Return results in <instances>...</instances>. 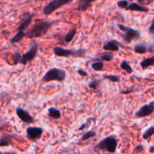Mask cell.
I'll return each mask as SVG.
<instances>
[{
	"label": "cell",
	"mask_w": 154,
	"mask_h": 154,
	"mask_svg": "<svg viewBox=\"0 0 154 154\" xmlns=\"http://www.w3.org/2000/svg\"><path fill=\"white\" fill-rule=\"evenodd\" d=\"M26 137L29 141H36L41 139L44 133V129L37 126H29L26 130Z\"/></svg>",
	"instance_id": "cell-8"
},
{
	"label": "cell",
	"mask_w": 154,
	"mask_h": 154,
	"mask_svg": "<svg viewBox=\"0 0 154 154\" xmlns=\"http://www.w3.org/2000/svg\"><path fill=\"white\" fill-rule=\"evenodd\" d=\"M77 34V29L76 28H72L66 34V35L64 36V42H66V44H69L72 42L74 39V38L75 37Z\"/></svg>",
	"instance_id": "cell-18"
},
{
	"label": "cell",
	"mask_w": 154,
	"mask_h": 154,
	"mask_svg": "<svg viewBox=\"0 0 154 154\" xmlns=\"http://www.w3.org/2000/svg\"><path fill=\"white\" fill-rule=\"evenodd\" d=\"M74 0H51L43 9L44 14L49 16L63 6L72 3Z\"/></svg>",
	"instance_id": "cell-7"
},
{
	"label": "cell",
	"mask_w": 154,
	"mask_h": 154,
	"mask_svg": "<svg viewBox=\"0 0 154 154\" xmlns=\"http://www.w3.org/2000/svg\"><path fill=\"white\" fill-rule=\"evenodd\" d=\"M38 49L39 46L38 44L36 41H32L30 45V48L26 53L23 54L21 56L20 61V63L23 66L26 65L28 63H30V62L32 61L38 55Z\"/></svg>",
	"instance_id": "cell-6"
},
{
	"label": "cell",
	"mask_w": 154,
	"mask_h": 154,
	"mask_svg": "<svg viewBox=\"0 0 154 154\" xmlns=\"http://www.w3.org/2000/svg\"><path fill=\"white\" fill-rule=\"evenodd\" d=\"M144 150V146L142 145V144H138L137 146H135L133 148V150H132V153H142Z\"/></svg>",
	"instance_id": "cell-29"
},
{
	"label": "cell",
	"mask_w": 154,
	"mask_h": 154,
	"mask_svg": "<svg viewBox=\"0 0 154 154\" xmlns=\"http://www.w3.org/2000/svg\"><path fill=\"white\" fill-rule=\"evenodd\" d=\"M91 67L96 72H100L104 69V63L101 61L93 62L91 64Z\"/></svg>",
	"instance_id": "cell-25"
},
{
	"label": "cell",
	"mask_w": 154,
	"mask_h": 154,
	"mask_svg": "<svg viewBox=\"0 0 154 154\" xmlns=\"http://www.w3.org/2000/svg\"><path fill=\"white\" fill-rule=\"evenodd\" d=\"M153 135H154V126H150L149 128H147V129L144 131V132L143 133L142 138L144 140H148L149 138H151Z\"/></svg>",
	"instance_id": "cell-24"
},
{
	"label": "cell",
	"mask_w": 154,
	"mask_h": 154,
	"mask_svg": "<svg viewBox=\"0 0 154 154\" xmlns=\"http://www.w3.org/2000/svg\"><path fill=\"white\" fill-rule=\"evenodd\" d=\"M66 78V72L63 69L60 68H53L49 69L45 74L42 78L41 79V82L49 83L51 81H58L63 82Z\"/></svg>",
	"instance_id": "cell-4"
},
{
	"label": "cell",
	"mask_w": 154,
	"mask_h": 154,
	"mask_svg": "<svg viewBox=\"0 0 154 154\" xmlns=\"http://www.w3.org/2000/svg\"><path fill=\"white\" fill-rule=\"evenodd\" d=\"M148 32L150 35L154 34V18L153 19V20H152L151 24H150V26L148 28Z\"/></svg>",
	"instance_id": "cell-31"
},
{
	"label": "cell",
	"mask_w": 154,
	"mask_h": 154,
	"mask_svg": "<svg viewBox=\"0 0 154 154\" xmlns=\"http://www.w3.org/2000/svg\"><path fill=\"white\" fill-rule=\"evenodd\" d=\"M118 28L123 32L121 37L123 42L126 44L131 43L133 41H138L141 38V33L139 30L135 29L132 27L123 25V24H117Z\"/></svg>",
	"instance_id": "cell-5"
},
{
	"label": "cell",
	"mask_w": 154,
	"mask_h": 154,
	"mask_svg": "<svg viewBox=\"0 0 154 154\" xmlns=\"http://www.w3.org/2000/svg\"><path fill=\"white\" fill-rule=\"evenodd\" d=\"M16 114L20 120L24 123L26 124H32L35 122V119L33 118L32 116L26 111V110L23 109V108H20V107H17L16 108Z\"/></svg>",
	"instance_id": "cell-10"
},
{
	"label": "cell",
	"mask_w": 154,
	"mask_h": 154,
	"mask_svg": "<svg viewBox=\"0 0 154 154\" xmlns=\"http://www.w3.org/2000/svg\"><path fill=\"white\" fill-rule=\"evenodd\" d=\"M21 54L19 51H16L14 54H13L12 55V57H13V65L16 66L17 65L18 63H20V59H21Z\"/></svg>",
	"instance_id": "cell-28"
},
{
	"label": "cell",
	"mask_w": 154,
	"mask_h": 154,
	"mask_svg": "<svg viewBox=\"0 0 154 154\" xmlns=\"http://www.w3.org/2000/svg\"><path fill=\"white\" fill-rule=\"evenodd\" d=\"M94 60H102V61H107V62H111L114 60V55L111 53H105V54H102L99 56L98 58H94Z\"/></svg>",
	"instance_id": "cell-22"
},
{
	"label": "cell",
	"mask_w": 154,
	"mask_h": 154,
	"mask_svg": "<svg viewBox=\"0 0 154 154\" xmlns=\"http://www.w3.org/2000/svg\"><path fill=\"white\" fill-rule=\"evenodd\" d=\"M152 46L147 43H137L134 46V51L138 54H144L148 52H151Z\"/></svg>",
	"instance_id": "cell-12"
},
{
	"label": "cell",
	"mask_w": 154,
	"mask_h": 154,
	"mask_svg": "<svg viewBox=\"0 0 154 154\" xmlns=\"http://www.w3.org/2000/svg\"><path fill=\"white\" fill-rule=\"evenodd\" d=\"M149 153H154V145L150 146V148H149Z\"/></svg>",
	"instance_id": "cell-35"
},
{
	"label": "cell",
	"mask_w": 154,
	"mask_h": 154,
	"mask_svg": "<svg viewBox=\"0 0 154 154\" xmlns=\"http://www.w3.org/2000/svg\"><path fill=\"white\" fill-rule=\"evenodd\" d=\"M89 121H90V120H87V121L86 122V123H83V124L81 125V126H80L79 128H78V131H82V130H84V129H87V126H88V125H89Z\"/></svg>",
	"instance_id": "cell-32"
},
{
	"label": "cell",
	"mask_w": 154,
	"mask_h": 154,
	"mask_svg": "<svg viewBox=\"0 0 154 154\" xmlns=\"http://www.w3.org/2000/svg\"><path fill=\"white\" fill-rule=\"evenodd\" d=\"M133 90H134V87H132V88L129 90H121V91L120 92V94H125V95L130 94V93L133 91Z\"/></svg>",
	"instance_id": "cell-34"
},
{
	"label": "cell",
	"mask_w": 154,
	"mask_h": 154,
	"mask_svg": "<svg viewBox=\"0 0 154 154\" xmlns=\"http://www.w3.org/2000/svg\"><path fill=\"white\" fill-rule=\"evenodd\" d=\"M14 135L3 134L0 136V147H9L12 144Z\"/></svg>",
	"instance_id": "cell-16"
},
{
	"label": "cell",
	"mask_w": 154,
	"mask_h": 154,
	"mask_svg": "<svg viewBox=\"0 0 154 154\" xmlns=\"http://www.w3.org/2000/svg\"><path fill=\"white\" fill-rule=\"evenodd\" d=\"M120 69L124 70L126 73L129 74V75L133 72V69H132V66H131L129 64V63H128L127 61H126V60L122 61L121 64H120Z\"/></svg>",
	"instance_id": "cell-23"
},
{
	"label": "cell",
	"mask_w": 154,
	"mask_h": 154,
	"mask_svg": "<svg viewBox=\"0 0 154 154\" xmlns=\"http://www.w3.org/2000/svg\"><path fill=\"white\" fill-rule=\"evenodd\" d=\"M120 47H122L121 43L116 39H112L103 45V50L105 51L117 52L120 50Z\"/></svg>",
	"instance_id": "cell-11"
},
{
	"label": "cell",
	"mask_w": 154,
	"mask_h": 154,
	"mask_svg": "<svg viewBox=\"0 0 154 154\" xmlns=\"http://www.w3.org/2000/svg\"><path fill=\"white\" fill-rule=\"evenodd\" d=\"M138 2L139 3V4L143 5H146L145 0H138Z\"/></svg>",
	"instance_id": "cell-36"
},
{
	"label": "cell",
	"mask_w": 154,
	"mask_h": 154,
	"mask_svg": "<svg viewBox=\"0 0 154 154\" xmlns=\"http://www.w3.org/2000/svg\"><path fill=\"white\" fill-rule=\"evenodd\" d=\"M24 37H26V32L18 31L17 33L13 38H11V43L12 44L18 43V42H20V41H22Z\"/></svg>",
	"instance_id": "cell-21"
},
{
	"label": "cell",
	"mask_w": 154,
	"mask_h": 154,
	"mask_svg": "<svg viewBox=\"0 0 154 154\" xmlns=\"http://www.w3.org/2000/svg\"><path fill=\"white\" fill-rule=\"evenodd\" d=\"M117 144H118V141L116 138V135H112L106 137L99 141L97 144L94 146V149L97 150H102V151H107L110 153H114L117 150Z\"/></svg>",
	"instance_id": "cell-3"
},
{
	"label": "cell",
	"mask_w": 154,
	"mask_h": 154,
	"mask_svg": "<svg viewBox=\"0 0 154 154\" xmlns=\"http://www.w3.org/2000/svg\"><path fill=\"white\" fill-rule=\"evenodd\" d=\"M54 55L60 57H73V58H84L87 55V51L84 48H80V49H65L61 47H54Z\"/></svg>",
	"instance_id": "cell-2"
},
{
	"label": "cell",
	"mask_w": 154,
	"mask_h": 154,
	"mask_svg": "<svg viewBox=\"0 0 154 154\" xmlns=\"http://www.w3.org/2000/svg\"><path fill=\"white\" fill-rule=\"evenodd\" d=\"M33 17H34V14H29L27 17L24 18V19L21 21L20 25L18 26V31H25V30H26L27 29L29 28V26L32 21Z\"/></svg>",
	"instance_id": "cell-14"
},
{
	"label": "cell",
	"mask_w": 154,
	"mask_h": 154,
	"mask_svg": "<svg viewBox=\"0 0 154 154\" xmlns=\"http://www.w3.org/2000/svg\"><path fill=\"white\" fill-rule=\"evenodd\" d=\"M96 135V132H95V131H93V130H90V131H88V132H84V133L82 135V136L81 137V138H80L79 142H81V141H88V140L94 138Z\"/></svg>",
	"instance_id": "cell-20"
},
{
	"label": "cell",
	"mask_w": 154,
	"mask_h": 154,
	"mask_svg": "<svg viewBox=\"0 0 154 154\" xmlns=\"http://www.w3.org/2000/svg\"><path fill=\"white\" fill-rule=\"evenodd\" d=\"M78 73L81 76L83 77H87V75H88V73H87L85 70H83V69H78Z\"/></svg>",
	"instance_id": "cell-33"
},
{
	"label": "cell",
	"mask_w": 154,
	"mask_h": 154,
	"mask_svg": "<svg viewBox=\"0 0 154 154\" xmlns=\"http://www.w3.org/2000/svg\"><path fill=\"white\" fill-rule=\"evenodd\" d=\"M104 78L109 80L110 81L113 83H118L120 81V77L118 75H104Z\"/></svg>",
	"instance_id": "cell-27"
},
{
	"label": "cell",
	"mask_w": 154,
	"mask_h": 154,
	"mask_svg": "<svg viewBox=\"0 0 154 154\" xmlns=\"http://www.w3.org/2000/svg\"><path fill=\"white\" fill-rule=\"evenodd\" d=\"M140 66H141V69H144V70L147 69V68L150 67V66H154V57L143 60L140 63Z\"/></svg>",
	"instance_id": "cell-19"
},
{
	"label": "cell",
	"mask_w": 154,
	"mask_h": 154,
	"mask_svg": "<svg viewBox=\"0 0 154 154\" xmlns=\"http://www.w3.org/2000/svg\"><path fill=\"white\" fill-rule=\"evenodd\" d=\"M125 10L126 11H138V12H144V13H147L149 12L150 9L146 6L143 5L139 4L137 2H132L129 3V5L127 6Z\"/></svg>",
	"instance_id": "cell-13"
},
{
	"label": "cell",
	"mask_w": 154,
	"mask_h": 154,
	"mask_svg": "<svg viewBox=\"0 0 154 154\" xmlns=\"http://www.w3.org/2000/svg\"><path fill=\"white\" fill-rule=\"evenodd\" d=\"M48 116L54 120H60L62 117L60 110L57 108H54V107H51V108H48Z\"/></svg>",
	"instance_id": "cell-17"
},
{
	"label": "cell",
	"mask_w": 154,
	"mask_h": 154,
	"mask_svg": "<svg viewBox=\"0 0 154 154\" xmlns=\"http://www.w3.org/2000/svg\"><path fill=\"white\" fill-rule=\"evenodd\" d=\"M154 112V101L144 105L135 114V118H144L153 114Z\"/></svg>",
	"instance_id": "cell-9"
},
{
	"label": "cell",
	"mask_w": 154,
	"mask_h": 154,
	"mask_svg": "<svg viewBox=\"0 0 154 154\" xmlns=\"http://www.w3.org/2000/svg\"><path fill=\"white\" fill-rule=\"evenodd\" d=\"M101 82L102 81L101 80H92V81H90L88 84V87L90 88L93 89V90H97L101 85Z\"/></svg>",
	"instance_id": "cell-26"
},
{
	"label": "cell",
	"mask_w": 154,
	"mask_h": 154,
	"mask_svg": "<svg viewBox=\"0 0 154 154\" xmlns=\"http://www.w3.org/2000/svg\"><path fill=\"white\" fill-rule=\"evenodd\" d=\"M56 22H57V20H40L35 23L26 32V37L31 39L42 37L48 33Z\"/></svg>",
	"instance_id": "cell-1"
},
{
	"label": "cell",
	"mask_w": 154,
	"mask_h": 154,
	"mask_svg": "<svg viewBox=\"0 0 154 154\" xmlns=\"http://www.w3.org/2000/svg\"><path fill=\"white\" fill-rule=\"evenodd\" d=\"M129 3L128 0H120V1L117 2V6L122 9H126L127 6L129 5Z\"/></svg>",
	"instance_id": "cell-30"
},
{
	"label": "cell",
	"mask_w": 154,
	"mask_h": 154,
	"mask_svg": "<svg viewBox=\"0 0 154 154\" xmlns=\"http://www.w3.org/2000/svg\"><path fill=\"white\" fill-rule=\"evenodd\" d=\"M96 0H78L77 10L85 11L92 6V3Z\"/></svg>",
	"instance_id": "cell-15"
}]
</instances>
